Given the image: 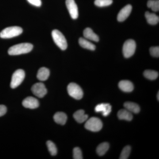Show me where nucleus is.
Instances as JSON below:
<instances>
[{
  "label": "nucleus",
  "mask_w": 159,
  "mask_h": 159,
  "mask_svg": "<svg viewBox=\"0 0 159 159\" xmlns=\"http://www.w3.org/2000/svg\"><path fill=\"white\" fill-rule=\"evenodd\" d=\"M33 46L30 43H21L12 46L8 50L10 55H18L29 53L33 49Z\"/></svg>",
  "instance_id": "f257e3e1"
},
{
  "label": "nucleus",
  "mask_w": 159,
  "mask_h": 159,
  "mask_svg": "<svg viewBox=\"0 0 159 159\" xmlns=\"http://www.w3.org/2000/svg\"><path fill=\"white\" fill-rule=\"evenodd\" d=\"M23 32V29L18 26L8 27L0 32V37L2 39H10L16 37Z\"/></svg>",
  "instance_id": "f03ea898"
},
{
  "label": "nucleus",
  "mask_w": 159,
  "mask_h": 159,
  "mask_svg": "<svg viewBox=\"0 0 159 159\" xmlns=\"http://www.w3.org/2000/svg\"><path fill=\"white\" fill-rule=\"evenodd\" d=\"M51 34L54 42L58 48L63 51L67 49L68 47L67 42L64 35L61 32L57 29H55L52 31Z\"/></svg>",
  "instance_id": "7ed1b4c3"
},
{
  "label": "nucleus",
  "mask_w": 159,
  "mask_h": 159,
  "mask_svg": "<svg viewBox=\"0 0 159 159\" xmlns=\"http://www.w3.org/2000/svg\"><path fill=\"white\" fill-rule=\"evenodd\" d=\"M84 127L87 129L91 131L98 132L102 129V123L99 118L92 117L87 121Z\"/></svg>",
  "instance_id": "20e7f679"
},
{
  "label": "nucleus",
  "mask_w": 159,
  "mask_h": 159,
  "mask_svg": "<svg viewBox=\"0 0 159 159\" xmlns=\"http://www.w3.org/2000/svg\"><path fill=\"white\" fill-rule=\"evenodd\" d=\"M136 44L133 39H128L123 44L122 52L125 58H129L132 56L135 52Z\"/></svg>",
  "instance_id": "39448f33"
},
{
  "label": "nucleus",
  "mask_w": 159,
  "mask_h": 159,
  "mask_svg": "<svg viewBox=\"0 0 159 159\" xmlns=\"http://www.w3.org/2000/svg\"><path fill=\"white\" fill-rule=\"evenodd\" d=\"M67 91L71 97L77 100L82 99L83 96L82 89L80 86L74 83H71L68 85Z\"/></svg>",
  "instance_id": "423d86ee"
},
{
  "label": "nucleus",
  "mask_w": 159,
  "mask_h": 159,
  "mask_svg": "<svg viewBox=\"0 0 159 159\" xmlns=\"http://www.w3.org/2000/svg\"><path fill=\"white\" fill-rule=\"evenodd\" d=\"M25 71L21 69H19L12 74L10 87L11 89H15L22 83L25 78Z\"/></svg>",
  "instance_id": "0eeeda50"
},
{
  "label": "nucleus",
  "mask_w": 159,
  "mask_h": 159,
  "mask_svg": "<svg viewBox=\"0 0 159 159\" xmlns=\"http://www.w3.org/2000/svg\"><path fill=\"white\" fill-rule=\"evenodd\" d=\"M32 93L39 98H43L47 94V89L42 83H35L31 87Z\"/></svg>",
  "instance_id": "6e6552de"
},
{
  "label": "nucleus",
  "mask_w": 159,
  "mask_h": 159,
  "mask_svg": "<svg viewBox=\"0 0 159 159\" xmlns=\"http://www.w3.org/2000/svg\"><path fill=\"white\" fill-rule=\"evenodd\" d=\"M66 6L71 18L77 19L78 17V7L74 0H66Z\"/></svg>",
  "instance_id": "1a4fd4ad"
},
{
  "label": "nucleus",
  "mask_w": 159,
  "mask_h": 159,
  "mask_svg": "<svg viewBox=\"0 0 159 159\" xmlns=\"http://www.w3.org/2000/svg\"><path fill=\"white\" fill-rule=\"evenodd\" d=\"M22 105L27 108L35 109L39 107V103L38 100L32 97H27L22 102Z\"/></svg>",
  "instance_id": "9d476101"
},
{
  "label": "nucleus",
  "mask_w": 159,
  "mask_h": 159,
  "mask_svg": "<svg viewBox=\"0 0 159 159\" xmlns=\"http://www.w3.org/2000/svg\"><path fill=\"white\" fill-rule=\"evenodd\" d=\"M132 9V6L130 5L125 6L120 11L117 16V20L119 22H123L128 18Z\"/></svg>",
  "instance_id": "9b49d317"
},
{
  "label": "nucleus",
  "mask_w": 159,
  "mask_h": 159,
  "mask_svg": "<svg viewBox=\"0 0 159 159\" xmlns=\"http://www.w3.org/2000/svg\"><path fill=\"white\" fill-rule=\"evenodd\" d=\"M96 112H101L103 116H107L111 111V106L109 103H101L95 107Z\"/></svg>",
  "instance_id": "f8f14e48"
},
{
  "label": "nucleus",
  "mask_w": 159,
  "mask_h": 159,
  "mask_svg": "<svg viewBox=\"0 0 159 159\" xmlns=\"http://www.w3.org/2000/svg\"><path fill=\"white\" fill-rule=\"evenodd\" d=\"M119 89L125 93H130L133 91L134 86L132 83L129 80H121L119 84Z\"/></svg>",
  "instance_id": "ddd939ff"
},
{
  "label": "nucleus",
  "mask_w": 159,
  "mask_h": 159,
  "mask_svg": "<svg viewBox=\"0 0 159 159\" xmlns=\"http://www.w3.org/2000/svg\"><path fill=\"white\" fill-rule=\"evenodd\" d=\"M73 116L75 120L80 123L85 122L89 117L88 115L85 114V112L83 110H79L75 112Z\"/></svg>",
  "instance_id": "4468645a"
},
{
  "label": "nucleus",
  "mask_w": 159,
  "mask_h": 159,
  "mask_svg": "<svg viewBox=\"0 0 159 159\" xmlns=\"http://www.w3.org/2000/svg\"><path fill=\"white\" fill-rule=\"evenodd\" d=\"M84 36L86 39L90 40L93 41L97 42L99 41V38L97 34H95L90 28H87L84 29L83 32Z\"/></svg>",
  "instance_id": "2eb2a0df"
},
{
  "label": "nucleus",
  "mask_w": 159,
  "mask_h": 159,
  "mask_svg": "<svg viewBox=\"0 0 159 159\" xmlns=\"http://www.w3.org/2000/svg\"><path fill=\"white\" fill-rule=\"evenodd\" d=\"M54 120L57 124L64 125L66 122L67 116L65 113L62 112H57L54 114Z\"/></svg>",
  "instance_id": "dca6fc26"
},
{
  "label": "nucleus",
  "mask_w": 159,
  "mask_h": 159,
  "mask_svg": "<svg viewBox=\"0 0 159 159\" xmlns=\"http://www.w3.org/2000/svg\"><path fill=\"white\" fill-rule=\"evenodd\" d=\"M50 72L48 69L42 67L39 69L37 74V77L40 81H45L50 76Z\"/></svg>",
  "instance_id": "f3484780"
},
{
  "label": "nucleus",
  "mask_w": 159,
  "mask_h": 159,
  "mask_svg": "<svg viewBox=\"0 0 159 159\" xmlns=\"http://www.w3.org/2000/svg\"><path fill=\"white\" fill-rule=\"evenodd\" d=\"M124 107L125 109L131 113H139L140 111V107L137 103L133 102H127L124 103Z\"/></svg>",
  "instance_id": "a211bd4d"
},
{
  "label": "nucleus",
  "mask_w": 159,
  "mask_h": 159,
  "mask_svg": "<svg viewBox=\"0 0 159 159\" xmlns=\"http://www.w3.org/2000/svg\"><path fill=\"white\" fill-rule=\"evenodd\" d=\"M118 117L120 120H125L130 121L132 120L133 115L132 113L127 110L122 109L119 111L118 112Z\"/></svg>",
  "instance_id": "6ab92c4d"
},
{
  "label": "nucleus",
  "mask_w": 159,
  "mask_h": 159,
  "mask_svg": "<svg viewBox=\"0 0 159 159\" xmlns=\"http://www.w3.org/2000/svg\"><path fill=\"white\" fill-rule=\"evenodd\" d=\"M145 16L147 22L150 25H156L159 23V16L154 13L146 11L145 13Z\"/></svg>",
  "instance_id": "aec40b11"
},
{
  "label": "nucleus",
  "mask_w": 159,
  "mask_h": 159,
  "mask_svg": "<svg viewBox=\"0 0 159 159\" xmlns=\"http://www.w3.org/2000/svg\"><path fill=\"white\" fill-rule=\"evenodd\" d=\"M80 45L84 48L88 49L91 51H94L96 49V46L90 42L83 38H80L79 39Z\"/></svg>",
  "instance_id": "412c9836"
},
{
  "label": "nucleus",
  "mask_w": 159,
  "mask_h": 159,
  "mask_svg": "<svg viewBox=\"0 0 159 159\" xmlns=\"http://www.w3.org/2000/svg\"><path fill=\"white\" fill-rule=\"evenodd\" d=\"M109 148V145L107 142H103L98 145L97 148V152L99 156L104 155Z\"/></svg>",
  "instance_id": "4be33fe9"
},
{
  "label": "nucleus",
  "mask_w": 159,
  "mask_h": 159,
  "mask_svg": "<svg viewBox=\"0 0 159 159\" xmlns=\"http://www.w3.org/2000/svg\"><path fill=\"white\" fill-rule=\"evenodd\" d=\"M144 75L147 79L150 80H154L158 77L159 73L156 71L146 70L144 72Z\"/></svg>",
  "instance_id": "5701e85b"
},
{
  "label": "nucleus",
  "mask_w": 159,
  "mask_h": 159,
  "mask_svg": "<svg viewBox=\"0 0 159 159\" xmlns=\"http://www.w3.org/2000/svg\"><path fill=\"white\" fill-rule=\"evenodd\" d=\"M147 6L154 11H159V0H149L147 2Z\"/></svg>",
  "instance_id": "b1692460"
},
{
  "label": "nucleus",
  "mask_w": 159,
  "mask_h": 159,
  "mask_svg": "<svg viewBox=\"0 0 159 159\" xmlns=\"http://www.w3.org/2000/svg\"><path fill=\"white\" fill-rule=\"evenodd\" d=\"M47 145L48 146V149L51 155L54 156L57 154V148L56 145L51 141H48L47 142Z\"/></svg>",
  "instance_id": "393cba45"
},
{
  "label": "nucleus",
  "mask_w": 159,
  "mask_h": 159,
  "mask_svg": "<svg viewBox=\"0 0 159 159\" xmlns=\"http://www.w3.org/2000/svg\"><path fill=\"white\" fill-rule=\"evenodd\" d=\"M131 148L129 145L125 146L123 149H122V152L120 155V159H128L129 155H130Z\"/></svg>",
  "instance_id": "a878e982"
},
{
  "label": "nucleus",
  "mask_w": 159,
  "mask_h": 159,
  "mask_svg": "<svg viewBox=\"0 0 159 159\" xmlns=\"http://www.w3.org/2000/svg\"><path fill=\"white\" fill-rule=\"evenodd\" d=\"M112 0H95V5L98 7H105L111 5Z\"/></svg>",
  "instance_id": "bb28decb"
},
{
  "label": "nucleus",
  "mask_w": 159,
  "mask_h": 159,
  "mask_svg": "<svg viewBox=\"0 0 159 159\" xmlns=\"http://www.w3.org/2000/svg\"><path fill=\"white\" fill-rule=\"evenodd\" d=\"M73 158L74 159H82V152L78 147H75L73 150Z\"/></svg>",
  "instance_id": "cd10ccee"
},
{
  "label": "nucleus",
  "mask_w": 159,
  "mask_h": 159,
  "mask_svg": "<svg viewBox=\"0 0 159 159\" xmlns=\"http://www.w3.org/2000/svg\"><path fill=\"white\" fill-rule=\"evenodd\" d=\"M149 51L152 56L157 57H159V47H152L150 48Z\"/></svg>",
  "instance_id": "c85d7f7f"
},
{
  "label": "nucleus",
  "mask_w": 159,
  "mask_h": 159,
  "mask_svg": "<svg viewBox=\"0 0 159 159\" xmlns=\"http://www.w3.org/2000/svg\"><path fill=\"white\" fill-rule=\"evenodd\" d=\"M29 3L36 7H40L42 5L41 0H27Z\"/></svg>",
  "instance_id": "c756f323"
},
{
  "label": "nucleus",
  "mask_w": 159,
  "mask_h": 159,
  "mask_svg": "<svg viewBox=\"0 0 159 159\" xmlns=\"http://www.w3.org/2000/svg\"><path fill=\"white\" fill-rule=\"evenodd\" d=\"M7 108L5 105H0V117L6 114Z\"/></svg>",
  "instance_id": "7c9ffc66"
},
{
  "label": "nucleus",
  "mask_w": 159,
  "mask_h": 159,
  "mask_svg": "<svg viewBox=\"0 0 159 159\" xmlns=\"http://www.w3.org/2000/svg\"><path fill=\"white\" fill-rule=\"evenodd\" d=\"M159 93L158 92V93L157 95V98L158 100H159Z\"/></svg>",
  "instance_id": "2f4dec72"
}]
</instances>
